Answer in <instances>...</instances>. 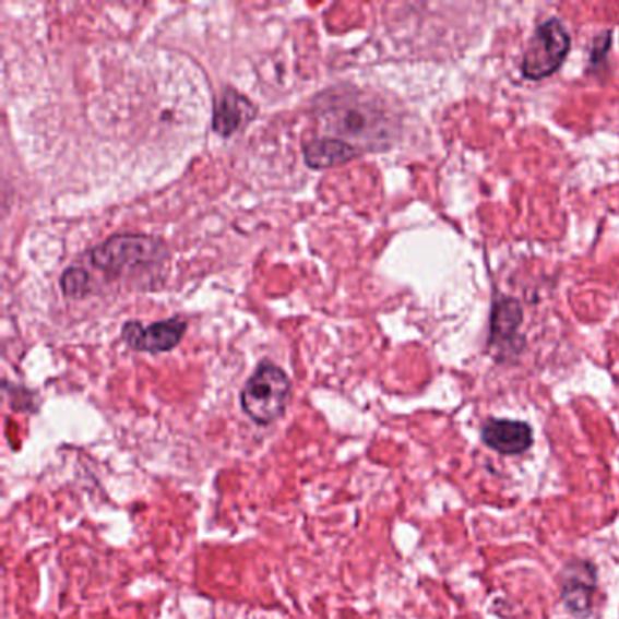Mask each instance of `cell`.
I'll return each mask as SVG.
<instances>
[{
  "label": "cell",
  "instance_id": "cell-1",
  "mask_svg": "<svg viewBox=\"0 0 619 619\" xmlns=\"http://www.w3.org/2000/svg\"><path fill=\"white\" fill-rule=\"evenodd\" d=\"M291 382L281 367L262 361L240 394L243 413L259 426H270L286 413Z\"/></svg>",
  "mask_w": 619,
  "mask_h": 619
},
{
  "label": "cell",
  "instance_id": "cell-2",
  "mask_svg": "<svg viewBox=\"0 0 619 619\" xmlns=\"http://www.w3.org/2000/svg\"><path fill=\"white\" fill-rule=\"evenodd\" d=\"M569 49L571 37L560 21L550 19L539 24L523 55V76L531 81H544L547 76L555 75L563 64Z\"/></svg>",
  "mask_w": 619,
  "mask_h": 619
},
{
  "label": "cell",
  "instance_id": "cell-3",
  "mask_svg": "<svg viewBox=\"0 0 619 619\" xmlns=\"http://www.w3.org/2000/svg\"><path fill=\"white\" fill-rule=\"evenodd\" d=\"M160 257V242L146 235H117L92 251V262L106 273H124Z\"/></svg>",
  "mask_w": 619,
  "mask_h": 619
},
{
  "label": "cell",
  "instance_id": "cell-4",
  "mask_svg": "<svg viewBox=\"0 0 619 619\" xmlns=\"http://www.w3.org/2000/svg\"><path fill=\"white\" fill-rule=\"evenodd\" d=\"M188 323L182 318H167L164 322L144 328L141 322H128L122 329V338L131 349L144 353H167L175 349L183 338Z\"/></svg>",
  "mask_w": 619,
  "mask_h": 619
},
{
  "label": "cell",
  "instance_id": "cell-5",
  "mask_svg": "<svg viewBox=\"0 0 619 619\" xmlns=\"http://www.w3.org/2000/svg\"><path fill=\"white\" fill-rule=\"evenodd\" d=\"M596 593V569L588 561H572L561 572V602L567 610L585 616L593 607Z\"/></svg>",
  "mask_w": 619,
  "mask_h": 619
},
{
  "label": "cell",
  "instance_id": "cell-6",
  "mask_svg": "<svg viewBox=\"0 0 619 619\" xmlns=\"http://www.w3.org/2000/svg\"><path fill=\"white\" fill-rule=\"evenodd\" d=\"M385 115L372 108L371 104L342 103L329 120L342 136H356L366 141H378L383 135L382 124Z\"/></svg>",
  "mask_w": 619,
  "mask_h": 619
},
{
  "label": "cell",
  "instance_id": "cell-7",
  "mask_svg": "<svg viewBox=\"0 0 619 619\" xmlns=\"http://www.w3.org/2000/svg\"><path fill=\"white\" fill-rule=\"evenodd\" d=\"M481 440L500 454H523L533 448V427L527 421L489 418L481 427Z\"/></svg>",
  "mask_w": 619,
  "mask_h": 619
},
{
  "label": "cell",
  "instance_id": "cell-8",
  "mask_svg": "<svg viewBox=\"0 0 619 619\" xmlns=\"http://www.w3.org/2000/svg\"><path fill=\"white\" fill-rule=\"evenodd\" d=\"M257 108L248 97L238 93L233 87H227L222 93L221 98L215 104V115H213V130L222 136H231L233 133L242 130L248 126L249 120H253Z\"/></svg>",
  "mask_w": 619,
  "mask_h": 619
},
{
  "label": "cell",
  "instance_id": "cell-9",
  "mask_svg": "<svg viewBox=\"0 0 619 619\" xmlns=\"http://www.w3.org/2000/svg\"><path fill=\"white\" fill-rule=\"evenodd\" d=\"M360 153L355 144L342 141V139H333V136L317 139V141L309 142L308 146L303 147V156H306V162L312 169H328V167L340 166V164L353 160Z\"/></svg>",
  "mask_w": 619,
  "mask_h": 619
},
{
  "label": "cell",
  "instance_id": "cell-10",
  "mask_svg": "<svg viewBox=\"0 0 619 619\" xmlns=\"http://www.w3.org/2000/svg\"><path fill=\"white\" fill-rule=\"evenodd\" d=\"M522 320L523 311L520 303L514 302L511 298H503L501 302L496 303L495 312H492V342L500 340L501 345L514 342Z\"/></svg>",
  "mask_w": 619,
  "mask_h": 619
},
{
  "label": "cell",
  "instance_id": "cell-11",
  "mask_svg": "<svg viewBox=\"0 0 619 619\" xmlns=\"http://www.w3.org/2000/svg\"><path fill=\"white\" fill-rule=\"evenodd\" d=\"M60 284H62V291H64L66 297L81 298L87 293L90 275L82 267H71L62 275Z\"/></svg>",
  "mask_w": 619,
  "mask_h": 619
}]
</instances>
